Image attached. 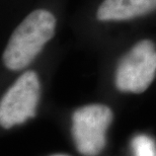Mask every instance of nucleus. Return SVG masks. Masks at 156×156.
Segmentation results:
<instances>
[{"label":"nucleus","mask_w":156,"mask_h":156,"mask_svg":"<svg viewBox=\"0 0 156 156\" xmlns=\"http://www.w3.org/2000/svg\"><path fill=\"white\" fill-rule=\"evenodd\" d=\"M113 120L111 108L104 105L80 108L72 117V135L78 151L86 156L98 155L105 144V134Z\"/></svg>","instance_id":"7ed1b4c3"},{"label":"nucleus","mask_w":156,"mask_h":156,"mask_svg":"<svg viewBox=\"0 0 156 156\" xmlns=\"http://www.w3.org/2000/svg\"><path fill=\"white\" fill-rule=\"evenodd\" d=\"M132 148L135 156H156V145L148 136H136L133 139Z\"/></svg>","instance_id":"423d86ee"},{"label":"nucleus","mask_w":156,"mask_h":156,"mask_svg":"<svg viewBox=\"0 0 156 156\" xmlns=\"http://www.w3.org/2000/svg\"><path fill=\"white\" fill-rule=\"evenodd\" d=\"M156 9V0H105L98 9V20H128Z\"/></svg>","instance_id":"39448f33"},{"label":"nucleus","mask_w":156,"mask_h":156,"mask_svg":"<svg viewBox=\"0 0 156 156\" xmlns=\"http://www.w3.org/2000/svg\"><path fill=\"white\" fill-rule=\"evenodd\" d=\"M56 18L46 9L30 13L9 39L3 62L9 70H23L32 63L44 46L54 37Z\"/></svg>","instance_id":"f257e3e1"},{"label":"nucleus","mask_w":156,"mask_h":156,"mask_svg":"<svg viewBox=\"0 0 156 156\" xmlns=\"http://www.w3.org/2000/svg\"><path fill=\"white\" fill-rule=\"evenodd\" d=\"M156 74V51L149 40L137 43L120 61L116 72V85L121 91L141 93L153 81Z\"/></svg>","instance_id":"f03ea898"},{"label":"nucleus","mask_w":156,"mask_h":156,"mask_svg":"<svg viewBox=\"0 0 156 156\" xmlns=\"http://www.w3.org/2000/svg\"><path fill=\"white\" fill-rule=\"evenodd\" d=\"M56 156H65V155H56Z\"/></svg>","instance_id":"0eeeda50"},{"label":"nucleus","mask_w":156,"mask_h":156,"mask_svg":"<svg viewBox=\"0 0 156 156\" xmlns=\"http://www.w3.org/2000/svg\"><path fill=\"white\" fill-rule=\"evenodd\" d=\"M40 98V81L34 71L24 72L7 90L0 104V123L8 129L36 115Z\"/></svg>","instance_id":"20e7f679"}]
</instances>
